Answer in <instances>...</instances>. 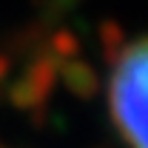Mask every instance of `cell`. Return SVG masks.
Wrapping results in <instances>:
<instances>
[{
	"instance_id": "6da1fadb",
	"label": "cell",
	"mask_w": 148,
	"mask_h": 148,
	"mask_svg": "<svg viewBox=\"0 0 148 148\" xmlns=\"http://www.w3.org/2000/svg\"><path fill=\"white\" fill-rule=\"evenodd\" d=\"M114 125L131 148H148V37L123 49L108 83Z\"/></svg>"
}]
</instances>
